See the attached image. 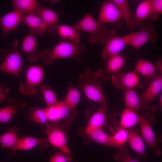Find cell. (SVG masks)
Masks as SVG:
<instances>
[{
	"mask_svg": "<svg viewBox=\"0 0 162 162\" xmlns=\"http://www.w3.org/2000/svg\"><path fill=\"white\" fill-rule=\"evenodd\" d=\"M77 87L89 100L101 105L108 106L100 79L95 72L89 68L80 74L76 82Z\"/></svg>",
	"mask_w": 162,
	"mask_h": 162,
	"instance_id": "obj_1",
	"label": "cell"
},
{
	"mask_svg": "<svg viewBox=\"0 0 162 162\" xmlns=\"http://www.w3.org/2000/svg\"><path fill=\"white\" fill-rule=\"evenodd\" d=\"M83 44L62 40L51 50H49L43 57L45 64H52L54 59L59 58H72L76 62L80 61L82 54L86 51Z\"/></svg>",
	"mask_w": 162,
	"mask_h": 162,
	"instance_id": "obj_2",
	"label": "cell"
},
{
	"mask_svg": "<svg viewBox=\"0 0 162 162\" xmlns=\"http://www.w3.org/2000/svg\"><path fill=\"white\" fill-rule=\"evenodd\" d=\"M74 26L80 32H86L90 34L88 39L93 44L98 43L104 44L115 32L113 30H109L104 24L95 20L91 12L86 14Z\"/></svg>",
	"mask_w": 162,
	"mask_h": 162,
	"instance_id": "obj_3",
	"label": "cell"
},
{
	"mask_svg": "<svg viewBox=\"0 0 162 162\" xmlns=\"http://www.w3.org/2000/svg\"><path fill=\"white\" fill-rule=\"evenodd\" d=\"M46 107L49 124H57L66 129L71 124L76 114V110L69 107L63 100Z\"/></svg>",
	"mask_w": 162,
	"mask_h": 162,
	"instance_id": "obj_4",
	"label": "cell"
},
{
	"mask_svg": "<svg viewBox=\"0 0 162 162\" xmlns=\"http://www.w3.org/2000/svg\"><path fill=\"white\" fill-rule=\"evenodd\" d=\"M139 30L125 35L127 44L136 49H140L146 43H154L157 40L158 33L154 25L146 21L139 26Z\"/></svg>",
	"mask_w": 162,
	"mask_h": 162,
	"instance_id": "obj_5",
	"label": "cell"
},
{
	"mask_svg": "<svg viewBox=\"0 0 162 162\" xmlns=\"http://www.w3.org/2000/svg\"><path fill=\"white\" fill-rule=\"evenodd\" d=\"M44 74L42 66L34 64L29 66L26 71L25 81L20 85V92L30 96L35 94L38 91L37 87L42 81Z\"/></svg>",
	"mask_w": 162,
	"mask_h": 162,
	"instance_id": "obj_6",
	"label": "cell"
},
{
	"mask_svg": "<svg viewBox=\"0 0 162 162\" xmlns=\"http://www.w3.org/2000/svg\"><path fill=\"white\" fill-rule=\"evenodd\" d=\"M46 126L45 132L47 135L48 142L61 151L70 155V151L68 144L67 129L54 124H48Z\"/></svg>",
	"mask_w": 162,
	"mask_h": 162,
	"instance_id": "obj_7",
	"label": "cell"
},
{
	"mask_svg": "<svg viewBox=\"0 0 162 162\" xmlns=\"http://www.w3.org/2000/svg\"><path fill=\"white\" fill-rule=\"evenodd\" d=\"M152 118L145 116H140L139 124L141 129L142 138L147 146L152 149L156 156L161 154L158 143L152 126Z\"/></svg>",
	"mask_w": 162,
	"mask_h": 162,
	"instance_id": "obj_8",
	"label": "cell"
},
{
	"mask_svg": "<svg viewBox=\"0 0 162 162\" xmlns=\"http://www.w3.org/2000/svg\"><path fill=\"white\" fill-rule=\"evenodd\" d=\"M104 44L101 55L103 60L106 62L110 57L120 54L127 45V42L125 35L119 36L114 32Z\"/></svg>",
	"mask_w": 162,
	"mask_h": 162,
	"instance_id": "obj_9",
	"label": "cell"
},
{
	"mask_svg": "<svg viewBox=\"0 0 162 162\" xmlns=\"http://www.w3.org/2000/svg\"><path fill=\"white\" fill-rule=\"evenodd\" d=\"M110 77L114 86L118 89L124 91L134 88L140 81L139 74L134 70L126 73L118 72L112 74Z\"/></svg>",
	"mask_w": 162,
	"mask_h": 162,
	"instance_id": "obj_10",
	"label": "cell"
},
{
	"mask_svg": "<svg viewBox=\"0 0 162 162\" xmlns=\"http://www.w3.org/2000/svg\"><path fill=\"white\" fill-rule=\"evenodd\" d=\"M122 19L120 11L113 0L106 1L102 4L98 20L100 23L115 24Z\"/></svg>",
	"mask_w": 162,
	"mask_h": 162,
	"instance_id": "obj_11",
	"label": "cell"
},
{
	"mask_svg": "<svg viewBox=\"0 0 162 162\" xmlns=\"http://www.w3.org/2000/svg\"><path fill=\"white\" fill-rule=\"evenodd\" d=\"M126 59L124 56L120 54L112 56L106 62L105 68L104 69H98L95 72V74L100 80H107L109 78L110 74L118 73L122 68Z\"/></svg>",
	"mask_w": 162,
	"mask_h": 162,
	"instance_id": "obj_12",
	"label": "cell"
},
{
	"mask_svg": "<svg viewBox=\"0 0 162 162\" xmlns=\"http://www.w3.org/2000/svg\"><path fill=\"white\" fill-rule=\"evenodd\" d=\"M24 15L14 9L0 17L2 32L0 38L5 39L7 34L17 28Z\"/></svg>",
	"mask_w": 162,
	"mask_h": 162,
	"instance_id": "obj_13",
	"label": "cell"
},
{
	"mask_svg": "<svg viewBox=\"0 0 162 162\" xmlns=\"http://www.w3.org/2000/svg\"><path fill=\"white\" fill-rule=\"evenodd\" d=\"M23 65L20 52H12L6 56L3 62L0 65V70L13 75L19 74Z\"/></svg>",
	"mask_w": 162,
	"mask_h": 162,
	"instance_id": "obj_14",
	"label": "cell"
},
{
	"mask_svg": "<svg viewBox=\"0 0 162 162\" xmlns=\"http://www.w3.org/2000/svg\"><path fill=\"white\" fill-rule=\"evenodd\" d=\"M22 52L28 55V59L33 62H36L43 58L49 50L42 51L37 50L36 37L34 34L30 33L26 35L22 41L21 46Z\"/></svg>",
	"mask_w": 162,
	"mask_h": 162,
	"instance_id": "obj_15",
	"label": "cell"
},
{
	"mask_svg": "<svg viewBox=\"0 0 162 162\" xmlns=\"http://www.w3.org/2000/svg\"><path fill=\"white\" fill-rule=\"evenodd\" d=\"M37 15L46 25L47 32H53L57 30L58 16L50 9L41 5L38 3Z\"/></svg>",
	"mask_w": 162,
	"mask_h": 162,
	"instance_id": "obj_16",
	"label": "cell"
},
{
	"mask_svg": "<svg viewBox=\"0 0 162 162\" xmlns=\"http://www.w3.org/2000/svg\"><path fill=\"white\" fill-rule=\"evenodd\" d=\"M162 89V76L158 74L152 80L151 82L140 95L143 103L145 105L154 101Z\"/></svg>",
	"mask_w": 162,
	"mask_h": 162,
	"instance_id": "obj_17",
	"label": "cell"
},
{
	"mask_svg": "<svg viewBox=\"0 0 162 162\" xmlns=\"http://www.w3.org/2000/svg\"><path fill=\"white\" fill-rule=\"evenodd\" d=\"M159 17L153 13L150 0L142 1L138 4L134 14V27H139L146 19L155 20Z\"/></svg>",
	"mask_w": 162,
	"mask_h": 162,
	"instance_id": "obj_18",
	"label": "cell"
},
{
	"mask_svg": "<svg viewBox=\"0 0 162 162\" xmlns=\"http://www.w3.org/2000/svg\"><path fill=\"white\" fill-rule=\"evenodd\" d=\"M124 101L125 108L136 112L141 110H149L150 108L143 103L134 88L124 91Z\"/></svg>",
	"mask_w": 162,
	"mask_h": 162,
	"instance_id": "obj_19",
	"label": "cell"
},
{
	"mask_svg": "<svg viewBox=\"0 0 162 162\" xmlns=\"http://www.w3.org/2000/svg\"><path fill=\"white\" fill-rule=\"evenodd\" d=\"M107 106L101 105L100 108L89 118L85 132L91 130L102 128L107 120L106 111Z\"/></svg>",
	"mask_w": 162,
	"mask_h": 162,
	"instance_id": "obj_20",
	"label": "cell"
},
{
	"mask_svg": "<svg viewBox=\"0 0 162 162\" xmlns=\"http://www.w3.org/2000/svg\"><path fill=\"white\" fill-rule=\"evenodd\" d=\"M21 22L29 28L32 34L42 35L47 32L46 25L36 14L24 15Z\"/></svg>",
	"mask_w": 162,
	"mask_h": 162,
	"instance_id": "obj_21",
	"label": "cell"
},
{
	"mask_svg": "<svg viewBox=\"0 0 162 162\" xmlns=\"http://www.w3.org/2000/svg\"><path fill=\"white\" fill-rule=\"evenodd\" d=\"M134 70L138 74L151 80L158 74L155 65L150 62L141 58L138 60Z\"/></svg>",
	"mask_w": 162,
	"mask_h": 162,
	"instance_id": "obj_22",
	"label": "cell"
},
{
	"mask_svg": "<svg viewBox=\"0 0 162 162\" xmlns=\"http://www.w3.org/2000/svg\"><path fill=\"white\" fill-rule=\"evenodd\" d=\"M10 104L0 108V122L6 123L9 122L14 116L18 108L23 106L25 103L23 100L11 98L9 101Z\"/></svg>",
	"mask_w": 162,
	"mask_h": 162,
	"instance_id": "obj_23",
	"label": "cell"
},
{
	"mask_svg": "<svg viewBox=\"0 0 162 162\" xmlns=\"http://www.w3.org/2000/svg\"><path fill=\"white\" fill-rule=\"evenodd\" d=\"M128 142L131 148L140 156L145 158L146 152L145 142L143 138L135 130L128 129Z\"/></svg>",
	"mask_w": 162,
	"mask_h": 162,
	"instance_id": "obj_24",
	"label": "cell"
},
{
	"mask_svg": "<svg viewBox=\"0 0 162 162\" xmlns=\"http://www.w3.org/2000/svg\"><path fill=\"white\" fill-rule=\"evenodd\" d=\"M57 34L63 40L68 39L76 43H79L80 39V32L75 26L61 24L58 25Z\"/></svg>",
	"mask_w": 162,
	"mask_h": 162,
	"instance_id": "obj_25",
	"label": "cell"
},
{
	"mask_svg": "<svg viewBox=\"0 0 162 162\" xmlns=\"http://www.w3.org/2000/svg\"><path fill=\"white\" fill-rule=\"evenodd\" d=\"M47 142L48 141L46 139L38 138L29 136L20 137L15 148L14 151L29 150L41 144Z\"/></svg>",
	"mask_w": 162,
	"mask_h": 162,
	"instance_id": "obj_26",
	"label": "cell"
},
{
	"mask_svg": "<svg viewBox=\"0 0 162 162\" xmlns=\"http://www.w3.org/2000/svg\"><path fill=\"white\" fill-rule=\"evenodd\" d=\"M118 8L122 19L124 20L128 29L133 30L134 28V14L131 10L126 0H113Z\"/></svg>",
	"mask_w": 162,
	"mask_h": 162,
	"instance_id": "obj_27",
	"label": "cell"
},
{
	"mask_svg": "<svg viewBox=\"0 0 162 162\" xmlns=\"http://www.w3.org/2000/svg\"><path fill=\"white\" fill-rule=\"evenodd\" d=\"M85 132L91 140L100 144L116 148L113 142L112 136L102 128L93 129Z\"/></svg>",
	"mask_w": 162,
	"mask_h": 162,
	"instance_id": "obj_28",
	"label": "cell"
},
{
	"mask_svg": "<svg viewBox=\"0 0 162 162\" xmlns=\"http://www.w3.org/2000/svg\"><path fill=\"white\" fill-rule=\"evenodd\" d=\"M140 116L137 112L125 108L121 114L120 127L127 129L131 128L139 124Z\"/></svg>",
	"mask_w": 162,
	"mask_h": 162,
	"instance_id": "obj_29",
	"label": "cell"
},
{
	"mask_svg": "<svg viewBox=\"0 0 162 162\" xmlns=\"http://www.w3.org/2000/svg\"><path fill=\"white\" fill-rule=\"evenodd\" d=\"M13 6L16 10L24 15L36 14L38 3L34 0H12Z\"/></svg>",
	"mask_w": 162,
	"mask_h": 162,
	"instance_id": "obj_30",
	"label": "cell"
},
{
	"mask_svg": "<svg viewBox=\"0 0 162 162\" xmlns=\"http://www.w3.org/2000/svg\"><path fill=\"white\" fill-rule=\"evenodd\" d=\"M18 138L16 131L10 128L0 135V145L3 148H7L14 152Z\"/></svg>",
	"mask_w": 162,
	"mask_h": 162,
	"instance_id": "obj_31",
	"label": "cell"
},
{
	"mask_svg": "<svg viewBox=\"0 0 162 162\" xmlns=\"http://www.w3.org/2000/svg\"><path fill=\"white\" fill-rule=\"evenodd\" d=\"M28 117L37 123L46 126L49 124L47 107H31L28 110Z\"/></svg>",
	"mask_w": 162,
	"mask_h": 162,
	"instance_id": "obj_32",
	"label": "cell"
},
{
	"mask_svg": "<svg viewBox=\"0 0 162 162\" xmlns=\"http://www.w3.org/2000/svg\"><path fill=\"white\" fill-rule=\"evenodd\" d=\"M80 96L79 89L73 85L71 84L68 88L65 98L63 100L69 107L75 109L80 100Z\"/></svg>",
	"mask_w": 162,
	"mask_h": 162,
	"instance_id": "obj_33",
	"label": "cell"
},
{
	"mask_svg": "<svg viewBox=\"0 0 162 162\" xmlns=\"http://www.w3.org/2000/svg\"><path fill=\"white\" fill-rule=\"evenodd\" d=\"M128 135V130L119 127L112 136L113 142L116 148L119 149H124L123 145L127 141Z\"/></svg>",
	"mask_w": 162,
	"mask_h": 162,
	"instance_id": "obj_34",
	"label": "cell"
},
{
	"mask_svg": "<svg viewBox=\"0 0 162 162\" xmlns=\"http://www.w3.org/2000/svg\"><path fill=\"white\" fill-rule=\"evenodd\" d=\"M40 90L43 95L47 107L53 106L58 102L55 93L50 89L47 85L41 86Z\"/></svg>",
	"mask_w": 162,
	"mask_h": 162,
	"instance_id": "obj_35",
	"label": "cell"
},
{
	"mask_svg": "<svg viewBox=\"0 0 162 162\" xmlns=\"http://www.w3.org/2000/svg\"><path fill=\"white\" fill-rule=\"evenodd\" d=\"M114 156L115 159L118 162H143L133 158L125 149H119Z\"/></svg>",
	"mask_w": 162,
	"mask_h": 162,
	"instance_id": "obj_36",
	"label": "cell"
},
{
	"mask_svg": "<svg viewBox=\"0 0 162 162\" xmlns=\"http://www.w3.org/2000/svg\"><path fill=\"white\" fill-rule=\"evenodd\" d=\"M69 155L61 151L50 156L49 162H70L71 158Z\"/></svg>",
	"mask_w": 162,
	"mask_h": 162,
	"instance_id": "obj_37",
	"label": "cell"
},
{
	"mask_svg": "<svg viewBox=\"0 0 162 162\" xmlns=\"http://www.w3.org/2000/svg\"><path fill=\"white\" fill-rule=\"evenodd\" d=\"M152 11L155 15L159 16L162 13V0H150Z\"/></svg>",
	"mask_w": 162,
	"mask_h": 162,
	"instance_id": "obj_38",
	"label": "cell"
},
{
	"mask_svg": "<svg viewBox=\"0 0 162 162\" xmlns=\"http://www.w3.org/2000/svg\"><path fill=\"white\" fill-rule=\"evenodd\" d=\"M9 91V88L6 87L4 83L0 82V102L7 98Z\"/></svg>",
	"mask_w": 162,
	"mask_h": 162,
	"instance_id": "obj_39",
	"label": "cell"
},
{
	"mask_svg": "<svg viewBox=\"0 0 162 162\" xmlns=\"http://www.w3.org/2000/svg\"><path fill=\"white\" fill-rule=\"evenodd\" d=\"M158 71H162V62L161 61H159L155 65Z\"/></svg>",
	"mask_w": 162,
	"mask_h": 162,
	"instance_id": "obj_40",
	"label": "cell"
},
{
	"mask_svg": "<svg viewBox=\"0 0 162 162\" xmlns=\"http://www.w3.org/2000/svg\"><path fill=\"white\" fill-rule=\"evenodd\" d=\"M159 109L161 111L162 108V94H160L159 99Z\"/></svg>",
	"mask_w": 162,
	"mask_h": 162,
	"instance_id": "obj_41",
	"label": "cell"
},
{
	"mask_svg": "<svg viewBox=\"0 0 162 162\" xmlns=\"http://www.w3.org/2000/svg\"><path fill=\"white\" fill-rule=\"evenodd\" d=\"M58 1H58V0H51L50 2H51V4H53V3H56V2H58Z\"/></svg>",
	"mask_w": 162,
	"mask_h": 162,
	"instance_id": "obj_42",
	"label": "cell"
}]
</instances>
